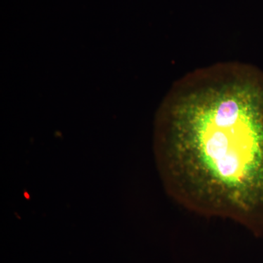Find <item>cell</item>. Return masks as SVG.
<instances>
[{
    "label": "cell",
    "instance_id": "6da1fadb",
    "mask_svg": "<svg viewBox=\"0 0 263 263\" xmlns=\"http://www.w3.org/2000/svg\"><path fill=\"white\" fill-rule=\"evenodd\" d=\"M154 148L181 206L262 236V70L222 64L183 78L156 115Z\"/></svg>",
    "mask_w": 263,
    "mask_h": 263
}]
</instances>
